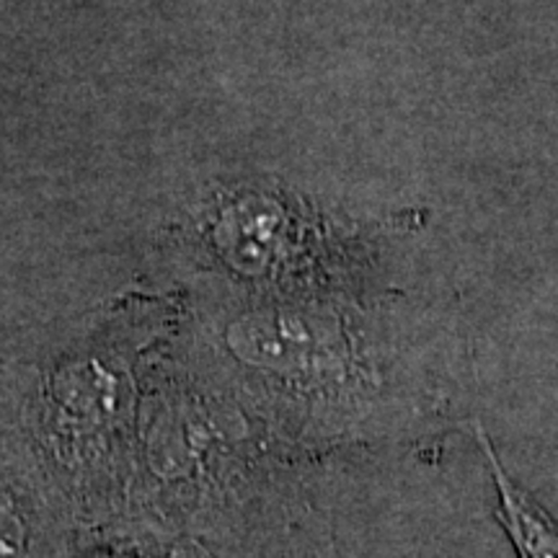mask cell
Listing matches in <instances>:
<instances>
[{"label": "cell", "instance_id": "6da1fadb", "mask_svg": "<svg viewBox=\"0 0 558 558\" xmlns=\"http://www.w3.org/2000/svg\"><path fill=\"white\" fill-rule=\"evenodd\" d=\"M476 435L488 465H492L494 481L499 486V520L509 533V538H512L514 548L520 550V558H558V525L548 518V512L538 501H533L518 484H512V478L501 469L497 452H494L492 442H488V437L478 424Z\"/></svg>", "mask_w": 558, "mask_h": 558}, {"label": "cell", "instance_id": "7a4b0ae2", "mask_svg": "<svg viewBox=\"0 0 558 558\" xmlns=\"http://www.w3.org/2000/svg\"><path fill=\"white\" fill-rule=\"evenodd\" d=\"M24 550V527L16 514L0 509V558H19Z\"/></svg>", "mask_w": 558, "mask_h": 558}]
</instances>
